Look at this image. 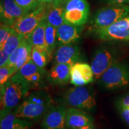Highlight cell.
<instances>
[{
    "label": "cell",
    "mask_w": 129,
    "mask_h": 129,
    "mask_svg": "<svg viewBox=\"0 0 129 129\" xmlns=\"http://www.w3.org/2000/svg\"><path fill=\"white\" fill-rule=\"evenodd\" d=\"M31 86L25 81L13 75L4 85L1 86V113L3 117L12 112L28 95Z\"/></svg>",
    "instance_id": "cell-1"
},
{
    "label": "cell",
    "mask_w": 129,
    "mask_h": 129,
    "mask_svg": "<svg viewBox=\"0 0 129 129\" xmlns=\"http://www.w3.org/2000/svg\"><path fill=\"white\" fill-rule=\"evenodd\" d=\"M63 99L67 105L82 110H91L96 105L94 94L84 85L75 86L67 90Z\"/></svg>",
    "instance_id": "cell-2"
},
{
    "label": "cell",
    "mask_w": 129,
    "mask_h": 129,
    "mask_svg": "<svg viewBox=\"0 0 129 129\" xmlns=\"http://www.w3.org/2000/svg\"><path fill=\"white\" fill-rule=\"evenodd\" d=\"M99 80L106 89L114 90L129 85V69L121 63L115 62L103 74Z\"/></svg>",
    "instance_id": "cell-3"
},
{
    "label": "cell",
    "mask_w": 129,
    "mask_h": 129,
    "mask_svg": "<svg viewBox=\"0 0 129 129\" xmlns=\"http://www.w3.org/2000/svg\"><path fill=\"white\" fill-rule=\"evenodd\" d=\"M128 15V5L108 6L95 13L92 19V25L94 29L105 28Z\"/></svg>",
    "instance_id": "cell-4"
},
{
    "label": "cell",
    "mask_w": 129,
    "mask_h": 129,
    "mask_svg": "<svg viewBox=\"0 0 129 129\" xmlns=\"http://www.w3.org/2000/svg\"><path fill=\"white\" fill-rule=\"evenodd\" d=\"M48 7L47 4L43 3L34 10L23 16L12 27L16 32L26 38L42 21L45 20Z\"/></svg>",
    "instance_id": "cell-5"
},
{
    "label": "cell",
    "mask_w": 129,
    "mask_h": 129,
    "mask_svg": "<svg viewBox=\"0 0 129 129\" xmlns=\"http://www.w3.org/2000/svg\"><path fill=\"white\" fill-rule=\"evenodd\" d=\"M94 34L103 41H129V15L115 23L94 29Z\"/></svg>",
    "instance_id": "cell-6"
},
{
    "label": "cell",
    "mask_w": 129,
    "mask_h": 129,
    "mask_svg": "<svg viewBox=\"0 0 129 129\" xmlns=\"http://www.w3.org/2000/svg\"><path fill=\"white\" fill-rule=\"evenodd\" d=\"M90 6L87 0H68L64 4V22L83 26L87 22Z\"/></svg>",
    "instance_id": "cell-7"
},
{
    "label": "cell",
    "mask_w": 129,
    "mask_h": 129,
    "mask_svg": "<svg viewBox=\"0 0 129 129\" xmlns=\"http://www.w3.org/2000/svg\"><path fill=\"white\" fill-rule=\"evenodd\" d=\"M115 62L116 54L112 49L102 47L96 50L91 63L94 80H99L103 74Z\"/></svg>",
    "instance_id": "cell-8"
},
{
    "label": "cell",
    "mask_w": 129,
    "mask_h": 129,
    "mask_svg": "<svg viewBox=\"0 0 129 129\" xmlns=\"http://www.w3.org/2000/svg\"><path fill=\"white\" fill-rule=\"evenodd\" d=\"M50 106L38 104L26 98L16 106L13 112L16 117L25 120H38L44 115Z\"/></svg>",
    "instance_id": "cell-9"
},
{
    "label": "cell",
    "mask_w": 129,
    "mask_h": 129,
    "mask_svg": "<svg viewBox=\"0 0 129 129\" xmlns=\"http://www.w3.org/2000/svg\"><path fill=\"white\" fill-rule=\"evenodd\" d=\"M67 108L64 105L51 106L44 114L41 122L43 129H67Z\"/></svg>",
    "instance_id": "cell-10"
},
{
    "label": "cell",
    "mask_w": 129,
    "mask_h": 129,
    "mask_svg": "<svg viewBox=\"0 0 129 129\" xmlns=\"http://www.w3.org/2000/svg\"><path fill=\"white\" fill-rule=\"evenodd\" d=\"M26 14L14 0H1L0 17L1 23L13 26Z\"/></svg>",
    "instance_id": "cell-11"
},
{
    "label": "cell",
    "mask_w": 129,
    "mask_h": 129,
    "mask_svg": "<svg viewBox=\"0 0 129 129\" xmlns=\"http://www.w3.org/2000/svg\"><path fill=\"white\" fill-rule=\"evenodd\" d=\"M94 80V74L91 65L78 62L74 64L71 72V83L75 86H83Z\"/></svg>",
    "instance_id": "cell-12"
},
{
    "label": "cell",
    "mask_w": 129,
    "mask_h": 129,
    "mask_svg": "<svg viewBox=\"0 0 129 129\" xmlns=\"http://www.w3.org/2000/svg\"><path fill=\"white\" fill-rule=\"evenodd\" d=\"M81 56L80 48L72 44L60 45L56 50L53 57V64L66 63L73 65L79 62Z\"/></svg>",
    "instance_id": "cell-13"
},
{
    "label": "cell",
    "mask_w": 129,
    "mask_h": 129,
    "mask_svg": "<svg viewBox=\"0 0 129 129\" xmlns=\"http://www.w3.org/2000/svg\"><path fill=\"white\" fill-rule=\"evenodd\" d=\"M32 49V46L25 38L18 47L10 54L7 65L14 68L17 72L31 59Z\"/></svg>",
    "instance_id": "cell-14"
},
{
    "label": "cell",
    "mask_w": 129,
    "mask_h": 129,
    "mask_svg": "<svg viewBox=\"0 0 129 129\" xmlns=\"http://www.w3.org/2000/svg\"><path fill=\"white\" fill-rule=\"evenodd\" d=\"M45 71L34 63L32 59L27 62L14 75L25 81L30 86H36L41 83L44 77Z\"/></svg>",
    "instance_id": "cell-15"
},
{
    "label": "cell",
    "mask_w": 129,
    "mask_h": 129,
    "mask_svg": "<svg viewBox=\"0 0 129 129\" xmlns=\"http://www.w3.org/2000/svg\"><path fill=\"white\" fill-rule=\"evenodd\" d=\"M66 125L67 129H78L85 125H94V121L82 109L70 107L67 108Z\"/></svg>",
    "instance_id": "cell-16"
},
{
    "label": "cell",
    "mask_w": 129,
    "mask_h": 129,
    "mask_svg": "<svg viewBox=\"0 0 129 129\" xmlns=\"http://www.w3.org/2000/svg\"><path fill=\"white\" fill-rule=\"evenodd\" d=\"M82 26H77L64 22L57 28V41L59 46L72 44L80 38Z\"/></svg>",
    "instance_id": "cell-17"
},
{
    "label": "cell",
    "mask_w": 129,
    "mask_h": 129,
    "mask_svg": "<svg viewBox=\"0 0 129 129\" xmlns=\"http://www.w3.org/2000/svg\"><path fill=\"white\" fill-rule=\"evenodd\" d=\"M72 65L66 63L53 64L48 74V80L54 84L64 85L71 81V72Z\"/></svg>",
    "instance_id": "cell-18"
},
{
    "label": "cell",
    "mask_w": 129,
    "mask_h": 129,
    "mask_svg": "<svg viewBox=\"0 0 129 129\" xmlns=\"http://www.w3.org/2000/svg\"><path fill=\"white\" fill-rule=\"evenodd\" d=\"M0 129H31L32 123L20 118L12 112L0 118Z\"/></svg>",
    "instance_id": "cell-19"
},
{
    "label": "cell",
    "mask_w": 129,
    "mask_h": 129,
    "mask_svg": "<svg viewBox=\"0 0 129 129\" xmlns=\"http://www.w3.org/2000/svg\"><path fill=\"white\" fill-rule=\"evenodd\" d=\"M64 5L63 3L48 4L46 20L55 28L62 25L64 22Z\"/></svg>",
    "instance_id": "cell-20"
},
{
    "label": "cell",
    "mask_w": 129,
    "mask_h": 129,
    "mask_svg": "<svg viewBox=\"0 0 129 129\" xmlns=\"http://www.w3.org/2000/svg\"><path fill=\"white\" fill-rule=\"evenodd\" d=\"M46 25L47 22L45 19L26 37V39L32 47L46 48L45 40Z\"/></svg>",
    "instance_id": "cell-21"
},
{
    "label": "cell",
    "mask_w": 129,
    "mask_h": 129,
    "mask_svg": "<svg viewBox=\"0 0 129 129\" xmlns=\"http://www.w3.org/2000/svg\"><path fill=\"white\" fill-rule=\"evenodd\" d=\"M45 40L47 50L51 58L53 57V52L55 49L57 41V28L47 22L45 32Z\"/></svg>",
    "instance_id": "cell-22"
},
{
    "label": "cell",
    "mask_w": 129,
    "mask_h": 129,
    "mask_svg": "<svg viewBox=\"0 0 129 129\" xmlns=\"http://www.w3.org/2000/svg\"><path fill=\"white\" fill-rule=\"evenodd\" d=\"M51 59L46 48L32 47L31 59L40 68L44 69Z\"/></svg>",
    "instance_id": "cell-23"
},
{
    "label": "cell",
    "mask_w": 129,
    "mask_h": 129,
    "mask_svg": "<svg viewBox=\"0 0 129 129\" xmlns=\"http://www.w3.org/2000/svg\"><path fill=\"white\" fill-rule=\"evenodd\" d=\"M25 37L23 35L17 33L15 30L12 34V35L10 36L8 38V40L6 41L4 44L3 45L2 47L1 48L4 50L5 51L9 53L10 54H12L15 50L18 47V46L20 45L21 42L22 41Z\"/></svg>",
    "instance_id": "cell-24"
},
{
    "label": "cell",
    "mask_w": 129,
    "mask_h": 129,
    "mask_svg": "<svg viewBox=\"0 0 129 129\" xmlns=\"http://www.w3.org/2000/svg\"><path fill=\"white\" fill-rule=\"evenodd\" d=\"M26 13L34 10L43 4L41 0H14Z\"/></svg>",
    "instance_id": "cell-25"
},
{
    "label": "cell",
    "mask_w": 129,
    "mask_h": 129,
    "mask_svg": "<svg viewBox=\"0 0 129 129\" xmlns=\"http://www.w3.org/2000/svg\"><path fill=\"white\" fill-rule=\"evenodd\" d=\"M17 71L13 67H10L7 64L4 67H0V86H3L9 81Z\"/></svg>",
    "instance_id": "cell-26"
},
{
    "label": "cell",
    "mask_w": 129,
    "mask_h": 129,
    "mask_svg": "<svg viewBox=\"0 0 129 129\" xmlns=\"http://www.w3.org/2000/svg\"><path fill=\"white\" fill-rule=\"evenodd\" d=\"M14 29L11 26L1 23L0 28V48L2 47Z\"/></svg>",
    "instance_id": "cell-27"
},
{
    "label": "cell",
    "mask_w": 129,
    "mask_h": 129,
    "mask_svg": "<svg viewBox=\"0 0 129 129\" xmlns=\"http://www.w3.org/2000/svg\"><path fill=\"white\" fill-rule=\"evenodd\" d=\"M10 55L9 53L1 48L0 50V67L7 65L9 62Z\"/></svg>",
    "instance_id": "cell-28"
},
{
    "label": "cell",
    "mask_w": 129,
    "mask_h": 129,
    "mask_svg": "<svg viewBox=\"0 0 129 129\" xmlns=\"http://www.w3.org/2000/svg\"><path fill=\"white\" fill-rule=\"evenodd\" d=\"M104 1L108 6H121L129 4V0H104Z\"/></svg>",
    "instance_id": "cell-29"
},
{
    "label": "cell",
    "mask_w": 129,
    "mask_h": 129,
    "mask_svg": "<svg viewBox=\"0 0 129 129\" xmlns=\"http://www.w3.org/2000/svg\"><path fill=\"white\" fill-rule=\"evenodd\" d=\"M123 120L129 125V106L118 108Z\"/></svg>",
    "instance_id": "cell-30"
},
{
    "label": "cell",
    "mask_w": 129,
    "mask_h": 129,
    "mask_svg": "<svg viewBox=\"0 0 129 129\" xmlns=\"http://www.w3.org/2000/svg\"><path fill=\"white\" fill-rule=\"evenodd\" d=\"M127 106H129V94L121 99L118 102V108L127 107Z\"/></svg>",
    "instance_id": "cell-31"
},
{
    "label": "cell",
    "mask_w": 129,
    "mask_h": 129,
    "mask_svg": "<svg viewBox=\"0 0 129 129\" xmlns=\"http://www.w3.org/2000/svg\"><path fill=\"white\" fill-rule=\"evenodd\" d=\"M43 3H46L47 4H57V3H63L64 0H41Z\"/></svg>",
    "instance_id": "cell-32"
},
{
    "label": "cell",
    "mask_w": 129,
    "mask_h": 129,
    "mask_svg": "<svg viewBox=\"0 0 129 129\" xmlns=\"http://www.w3.org/2000/svg\"><path fill=\"white\" fill-rule=\"evenodd\" d=\"M78 129H95L94 125H85Z\"/></svg>",
    "instance_id": "cell-33"
}]
</instances>
